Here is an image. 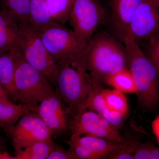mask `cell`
I'll return each mask as SVG.
<instances>
[{
  "label": "cell",
  "mask_w": 159,
  "mask_h": 159,
  "mask_svg": "<svg viewBox=\"0 0 159 159\" xmlns=\"http://www.w3.org/2000/svg\"><path fill=\"white\" fill-rule=\"evenodd\" d=\"M56 91L40 102L36 112L52 133V136H58L69 129L67 108Z\"/></svg>",
  "instance_id": "obj_11"
},
{
  "label": "cell",
  "mask_w": 159,
  "mask_h": 159,
  "mask_svg": "<svg viewBox=\"0 0 159 159\" xmlns=\"http://www.w3.org/2000/svg\"><path fill=\"white\" fill-rule=\"evenodd\" d=\"M10 52L15 67L17 102L38 105L53 93L55 89L40 72L26 60L18 47L11 49Z\"/></svg>",
  "instance_id": "obj_4"
},
{
  "label": "cell",
  "mask_w": 159,
  "mask_h": 159,
  "mask_svg": "<svg viewBox=\"0 0 159 159\" xmlns=\"http://www.w3.org/2000/svg\"><path fill=\"white\" fill-rule=\"evenodd\" d=\"M3 130L11 139L14 151L52 136L51 131L34 111L26 113L14 125Z\"/></svg>",
  "instance_id": "obj_8"
},
{
  "label": "cell",
  "mask_w": 159,
  "mask_h": 159,
  "mask_svg": "<svg viewBox=\"0 0 159 159\" xmlns=\"http://www.w3.org/2000/svg\"><path fill=\"white\" fill-rule=\"evenodd\" d=\"M57 67L54 89L67 105L71 116L73 117L87 110V103L93 85L82 60Z\"/></svg>",
  "instance_id": "obj_3"
},
{
  "label": "cell",
  "mask_w": 159,
  "mask_h": 159,
  "mask_svg": "<svg viewBox=\"0 0 159 159\" xmlns=\"http://www.w3.org/2000/svg\"><path fill=\"white\" fill-rule=\"evenodd\" d=\"M72 135L98 137L118 142H124L118 128L104 118L93 111L87 110L73 116L69 128Z\"/></svg>",
  "instance_id": "obj_10"
},
{
  "label": "cell",
  "mask_w": 159,
  "mask_h": 159,
  "mask_svg": "<svg viewBox=\"0 0 159 159\" xmlns=\"http://www.w3.org/2000/svg\"><path fill=\"white\" fill-rule=\"evenodd\" d=\"M143 0H111L113 24L122 40L125 37L136 11Z\"/></svg>",
  "instance_id": "obj_12"
},
{
  "label": "cell",
  "mask_w": 159,
  "mask_h": 159,
  "mask_svg": "<svg viewBox=\"0 0 159 159\" xmlns=\"http://www.w3.org/2000/svg\"><path fill=\"white\" fill-rule=\"evenodd\" d=\"M38 105L16 104L13 102H0V128L4 130L13 126L26 113L30 111H36Z\"/></svg>",
  "instance_id": "obj_18"
},
{
  "label": "cell",
  "mask_w": 159,
  "mask_h": 159,
  "mask_svg": "<svg viewBox=\"0 0 159 159\" xmlns=\"http://www.w3.org/2000/svg\"><path fill=\"white\" fill-rule=\"evenodd\" d=\"M2 0H0V2H2Z\"/></svg>",
  "instance_id": "obj_34"
},
{
  "label": "cell",
  "mask_w": 159,
  "mask_h": 159,
  "mask_svg": "<svg viewBox=\"0 0 159 159\" xmlns=\"http://www.w3.org/2000/svg\"><path fill=\"white\" fill-rule=\"evenodd\" d=\"M153 142H139L134 153V159H152V150L154 145Z\"/></svg>",
  "instance_id": "obj_27"
},
{
  "label": "cell",
  "mask_w": 159,
  "mask_h": 159,
  "mask_svg": "<svg viewBox=\"0 0 159 159\" xmlns=\"http://www.w3.org/2000/svg\"><path fill=\"white\" fill-rule=\"evenodd\" d=\"M69 145V149L72 150L79 159H103L104 158L99 154L90 150L86 147L80 145L71 137L70 140L66 142Z\"/></svg>",
  "instance_id": "obj_25"
},
{
  "label": "cell",
  "mask_w": 159,
  "mask_h": 159,
  "mask_svg": "<svg viewBox=\"0 0 159 159\" xmlns=\"http://www.w3.org/2000/svg\"><path fill=\"white\" fill-rule=\"evenodd\" d=\"M39 32L46 48L57 66L82 59L88 42L74 30L60 25Z\"/></svg>",
  "instance_id": "obj_5"
},
{
  "label": "cell",
  "mask_w": 159,
  "mask_h": 159,
  "mask_svg": "<svg viewBox=\"0 0 159 159\" xmlns=\"http://www.w3.org/2000/svg\"><path fill=\"white\" fill-rule=\"evenodd\" d=\"M128 57L129 69L137 88L139 105L145 110L155 108L159 102V76L155 67L133 40H122Z\"/></svg>",
  "instance_id": "obj_2"
},
{
  "label": "cell",
  "mask_w": 159,
  "mask_h": 159,
  "mask_svg": "<svg viewBox=\"0 0 159 159\" xmlns=\"http://www.w3.org/2000/svg\"><path fill=\"white\" fill-rule=\"evenodd\" d=\"M104 82L124 94L137 93L135 83L129 68L109 75L104 80Z\"/></svg>",
  "instance_id": "obj_20"
},
{
  "label": "cell",
  "mask_w": 159,
  "mask_h": 159,
  "mask_svg": "<svg viewBox=\"0 0 159 159\" xmlns=\"http://www.w3.org/2000/svg\"><path fill=\"white\" fill-rule=\"evenodd\" d=\"M0 159H16V157L12 156L7 151L0 152Z\"/></svg>",
  "instance_id": "obj_32"
},
{
  "label": "cell",
  "mask_w": 159,
  "mask_h": 159,
  "mask_svg": "<svg viewBox=\"0 0 159 159\" xmlns=\"http://www.w3.org/2000/svg\"><path fill=\"white\" fill-rule=\"evenodd\" d=\"M152 128L159 145V116L152 121Z\"/></svg>",
  "instance_id": "obj_30"
},
{
  "label": "cell",
  "mask_w": 159,
  "mask_h": 159,
  "mask_svg": "<svg viewBox=\"0 0 159 159\" xmlns=\"http://www.w3.org/2000/svg\"><path fill=\"white\" fill-rule=\"evenodd\" d=\"M144 53L155 67L159 76V33L144 45Z\"/></svg>",
  "instance_id": "obj_24"
},
{
  "label": "cell",
  "mask_w": 159,
  "mask_h": 159,
  "mask_svg": "<svg viewBox=\"0 0 159 159\" xmlns=\"http://www.w3.org/2000/svg\"><path fill=\"white\" fill-rule=\"evenodd\" d=\"M31 0H2L3 9H6L18 23H27Z\"/></svg>",
  "instance_id": "obj_22"
},
{
  "label": "cell",
  "mask_w": 159,
  "mask_h": 159,
  "mask_svg": "<svg viewBox=\"0 0 159 159\" xmlns=\"http://www.w3.org/2000/svg\"><path fill=\"white\" fill-rule=\"evenodd\" d=\"M82 61L93 84H102L109 75L129 68L125 46L106 33L93 35L86 48Z\"/></svg>",
  "instance_id": "obj_1"
},
{
  "label": "cell",
  "mask_w": 159,
  "mask_h": 159,
  "mask_svg": "<svg viewBox=\"0 0 159 159\" xmlns=\"http://www.w3.org/2000/svg\"><path fill=\"white\" fill-rule=\"evenodd\" d=\"M105 15L98 0H74L68 20L73 30L89 43Z\"/></svg>",
  "instance_id": "obj_7"
},
{
  "label": "cell",
  "mask_w": 159,
  "mask_h": 159,
  "mask_svg": "<svg viewBox=\"0 0 159 159\" xmlns=\"http://www.w3.org/2000/svg\"><path fill=\"white\" fill-rule=\"evenodd\" d=\"M101 93L106 104L110 109L125 116L129 110L128 101L124 93L116 89H102Z\"/></svg>",
  "instance_id": "obj_21"
},
{
  "label": "cell",
  "mask_w": 159,
  "mask_h": 159,
  "mask_svg": "<svg viewBox=\"0 0 159 159\" xmlns=\"http://www.w3.org/2000/svg\"><path fill=\"white\" fill-rule=\"evenodd\" d=\"M51 16L57 23L63 25L68 20L74 0H46Z\"/></svg>",
  "instance_id": "obj_23"
},
{
  "label": "cell",
  "mask_w": 159,
  "mask_h": 159,
  "mask_svg": "<svg viewBox=\"0 0 159 159\" xmlns=\"http://www.w3.org/2000/svg\"><path fill=\"white\" fill-rule=\"evenodd\" d=\"M0 83L6 90L11 100L17 101L15 84V67L13 56L10 51L0 57Z\"/></svg>",
  "instance_id": "obj_17"
},
{
  "label": "cell",
  "mask_w": 159,
  "mask_h": 159,
  "mask_svg": "<svg viewBox=\"0 0 159 159\" xmlns=\"http://www.w3.org/2000/svg\"><path fill=\"white\" fill-rule=\"evenodd\" d=\"M28 23L39 31L60 25L51 16L46 0H31Z\"/></svg>",
  "instance_id": "obj_16"
},
{
  "label": "cell",
  "mask_w": 159,
  "mask_h": 159,
  "mask_svg": "<svg viewBox=\"0 0 159 159\" xmlns=\"http://www.w3.org/2000/svg\"><path fill=\"white\" fill-rule=\"evenodd\" d=\"M18 47L26 60L46 77L55 88L57 74V65L44 44L39 31L27 23H18Z\"/></svg>",
  "instance_id": "obj_6"
},
{
  "label": "cell",
  "mask_w": 159,
  "mask_h": 159,
  "mask_svg": "<svg viewBox=\"0 0 159 159\" xmlns=\"http://www.w3.org/2000/svg\"><path fill=\"white\" fill-rule=\"evenodd\" d=\"M12 102L9 94L0 83V102L9 103Z\"/></svg>",
  "instance_id": "obj_29"
},
{
  "label": "cell",
  "mask_w": 159,
  "mask_h": 159,
  "mask_svg": "<svg viewBox=\"0 0 159 159\" xmlns=\"http://www.w3.org/2000/svg\"><path fill=\"white\" fill-rule=\"evenodd\" d=\"M93 85V91L87 103V110L97 113L119 128L124 122L125 116L119 112L111 110L107 107L101 93L102 84Z\"/></svg>",
  "instance_id": "obj_14"
},
{
  "label": "cell",
  "mask_w": 159,
  "mask_h": 159,
  "mask_svg": "<svg viewBox=\"0 0 159 159\" xmlns=\"http://www.w3.org/2000/svg\"><path fill=\"white\" fill-rule=\"evenodd\" d=\"M71 137L80 145L102 156L104 159H110L115 152L122 148L125 142H118L89 136L80 137L72 135Z\"/></svg>",
  "instance_id": "obj_15"
},
{
  "label": "cell",
  "mask_w": 159,
  "mask_h": 159,
  "mask_svg": "<svg viewBox=\"0 0 159 159\" xmlns=\"http://www.w3.org/2000/svg\"><path fill=\"white\" fill-rule=\"evenodd\" d=\"M55 143L50 139L34 142L15 150L16 159H48Z\"/></svg>",
  "instance_id": "obj_19"
},
{
  "label": "cell",
  "mask_w": 159,
  "mask_h": 159,
  "mask_svg": "<svg viewBox=\"0 0 159 159\" xmlns=\"http://www.w3.org/2000/svg\"><path fill=\"white\" fill-rule=\"evenodd\" d=\"M6 139L1 134L0 132V152L6 151Z\"/></svg>",
  "instance_id": "obj_31"
},
{
  "label": "cell",
  "mask_w": 159,
  "mask_h": 159,
  "mask_svg": "<svg viewBox=\"0 0 159 159\" xmlns=\"http://www.w3.org/2000/svg\"><path fill=\"white\" fill-rule=\"evenodd\" d=\"M158 33L159 0H143L124 38L133 40L139 46L144 45Z\"/></svg>",
  "instance_id": "obj_9"
},
{
  "label": "cell",
  "mask_w": 159,
  "mask_h": 159,
  "mask_svg": "<svg viewBox=\"0 0 159 159\" xmlns=\"http://www.w3.org/2000/svg\"><path fill=\"white\" fill-rule=\"evenodd\" d=\"M139 142L135 139H126L125 144L110 158V159H134L136 147Z\"/></svg>",
  "instance_id": "obj_26"
},
{
  "label": "cell",
  "mask_w": 159,
  "mask_h": 159,
  "mask_svg": "<svg viewBox=\"0 0 159 159\" xmlns=\"http://www.w3.org/2000/svg\"><path fill=\"white\" fill-rule=\"evenodd\" d=\"M6 53V52H2V51H0V57L2 56V54H4V53Z\"/></svg>",
  "instance_id": "obj_33"
},
{
  "label": "cell",
  "mask_w": 159,
  "mask_h": 159,
  "mask_svg": "<svg viewBox=\"0 0 159 159\" xmlns=\"http://www.w3.org/2000/svg\"><path fill=\"white\" fill-rule=\"evenodd\" d=\"M48 159H79L76 154L69 149L66 150L55 144Z\"/></svg>",
  "instance_id": "obj_28"
},
{
  "label": "cell",
  "mask_w": 159,
  "mask_h": 159,
  "mask_svg": "<svg viewBox=\"0 0 159 159\" xmlns=\"http://www.w3.org/2000/svg\"><path fill=\"white\" fill-rule=\"evenodd\" d=\"M18 23L6 9H0V51L7 52L18 46Z\"/></svg>",
  "instance_id": "obj_13"
}]
</instances>
